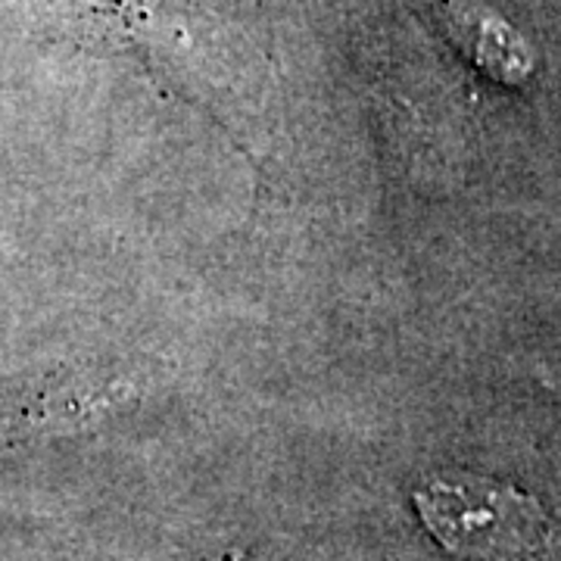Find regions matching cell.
<instances>
[{"label": "cell", "mask_w": 561, "mask_h": 561, "mask_svg": "<svg viewBox=\"0 0 561 561\" xmlns=\"http://www.w3.org/2000/svg\"><path fill=\"white\" fill-rule=\"evenodd\" d=\"M415 508L434 540L461 559L542 561L556 546L540 502L508 483L440 474L415 490Z\"/></svg>", "instance_id": "obj_1"}]
</instances>
